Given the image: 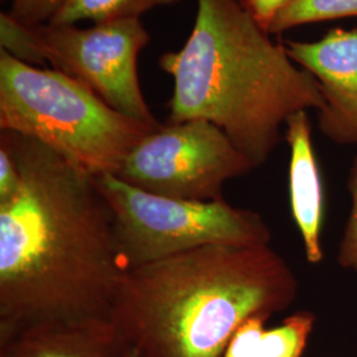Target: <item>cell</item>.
I'll return each instance as SVG.
<instances>
[{
	"label": "cell",
	"mask_w": 357,
	"mask_h": 357,
	"mask_svg": "<svg viewBox=\"0 0 357 357\" xmlns=\"http://www.w3.org/2000/svg\"><path fill=\"white\" fill-rule=\"evenodd\" d=\"M159 128L116 112L73 77L0 51V130L41 142L93 178L116 175Z\"/></svg>",
	"instance_id": "cell-4"
},
{
	"label": "cell",
	"mask_w": 357,
	"mask_h": 357,
	"mask_svg": "<svg viewBox=\"0 0 357 357\" xmlns=\"http://www.w3.org/2000/svg\"><path fill=\"white\" fill-rule=\"evenodd\" d=\"M181 0H66L64 7L52 19L53 24H76L141 19L142 15L160 6H172Z\"/></svg>",
	"instance_id": "cell-11"
},
{
	"label": "cell",
	"mask_w": 357,
	"mask_h": 357,
	"mask_svg": "<svg viewBox=\"0 0 357 357\" xmlns=\"http://www.w3.org/2000/svg\"><path fill=\"white\" fill-rule=\"evenodd\" d=\"M66 0H13L8 15L24 26H36L51 23Z\"/></svg>",
	"instance_id": "cell-15"
},
{
	"label": "cell",
	"mask_w": 357,
	"mask_h": 357,
	"mask_svg": "<svg viewBox=\"0 0 357 357\" xmlns=\"http://www.w3.org/2000/svg\"><path fill=\"white\" fill-rule=\"evenodd\" d=\"M20 184L0 202V333L110 319L128 270L96 178L48 146L1 130Z\"/></svg>",
	"instance_id": "cell-1"
},
{
	"label": "cell",
	"mask_w": 357,
	"mask_h": 357,
	"mask_svg": "<svg viewBox=\"0 0 357 357\" xmlns=\"http://www.w3.org/2000/svg\"><path fill=\"white\" fill-rule=\"evenodd\" d=\"M357 17V0H290L268 26L271 36L296 26Z\"/></svg>",
	"instance_id": "cell-12"
},
{
	"label": "cell",
	"mask_w": 357,
	"mask_h": 357,
	"mask_svg": "<svg viewBox=\"0 0 357 357\" xmlns=\"http://www.w3.org/2000/svg\"><path fill=\"white\" fill-rule=\"evenodd\" d=\"M348 190L351 193V212L345 224L343 237L339 245L337 262L345 270L357 274V158L351 168L348 178Z\"/></svg>",
	"instance_id": "cell-14"
},
{
	"label": "cell",
	"mask_w": 357,
	"mask_h": 357,
	"mask_svg": "<svg viewBox=\"0 0 357 357\" xmlns=\"http://www.w3.org/2000/svg\"><path fill=\"white\" fill-rule=\"evenodd\" d=\"M1 50L26 64L50 63L93 90L114 110L155 128L162 126L143 97L138 56L150 43L141 19L24 26L0 15Z\"/></svg>",
	"instance_id": "cell-5"
},
{
	"label": "cell",
	"mask_w": 357,
	"mask_h": 357,
	"mask_svg": "<svg viewBox=\"0 0 357 357\" xmlns=\"http://www.w3.org/2000/svg\"><path fill=\"white\" fill-rule=\"evenodd\" d=\"M159 66L174 79L169 122L208 121L262 166L298 112L323 107L317 79L236 0H197L191 33Z\"/></svg>",
	"instance_id": "cell-3"
},
{
	"label": "cell",
	"mask_w": 357,
	"mask_h": 357,
	"mask_svg": "<svg viewBox=\"0 0 357 357\" xmlns=\"http://www.w3.org/2000/svg\"><path fill=\"white\" fill-rule=\"evenodd\" d=\"M126 357H139V356H138V355H137V354H135V352H132V351H131V349H128V356H126Z\"/></svg>",
	"instance_id": "cell-19"
},
{
	"label": "cell",
	"mask_w": 357,
	"mask_h": 357,
	"mask_svg": "<svg viewBox=\"0 0 357 357\" xmlns=\"http://www.w3.org/2000/svg\"><path fill=\"white\" fill-rule=\"evenodd\" d=\"M268 318L255 317L246 320L230 339L229 344L221 357H259L261 339Z\"/></svg>",
	"instance_id": "cell-16"
},
{
	"label": "cell",
	"mask_w": 357,
	"mask_h": 357,
	"mask_svg": "<svg viewBox=\"0 0 357 357\" xmlns=\"http://www.w3.org/2000/svg\"><path fill=\"white\" fill-rule=\"evenodd\" d=\"M298 287L270 245H206L128 268L110 321L139 357H221L246 320L289 308Z\"/></svg>",
	"instance_id": "cell-2"
},
{
	"label": "cell",
	"mask_w": 357,
	"mask_h": 357,
	"mask_svg": "<svg viewBox=\"0 0 357 357\" xmlns=\"http://www.w3.org/2000/svg\"><path fill=\"white\" fill-rule=\"evenodd\" d=\"M246 13L255 17V22L268 31V26L277 13L290 0H236Z\"/></svg>",
	"instance_id": "cell-17"
},
{
	"label": "cell",
	"mask_w": 357,
	"mask_h": 357,
	"mask_svg": "<svg viewBox=\"0 0 357 357\" xmlns=\"http://www.w3.org/2000/svg\"><path fill=\"white\" fill-rule=\"evenodd\" d=\"M315 320L312 312L298 311L283 320L281 326L265 330L259 357H302Z\"/></svg>",
	"instance_id": "cell-13"
},
{
	"label": "cell",
	"mask_w": 357,
	"mask_h": 357,
	"mask_svg": "<svg viewBox=\"0 0 357 357\" xmlns=\"http://www.w3.org/2000/svg\"><path fill=\"white\" fill-rule=\"evenodd\" d=\"M284 128V139L290 150L289 192L291 215L299 230L307 261L311 265H319L324 258L321 231L326 200L308 112L291 115Z\"/></svg>",
	"instance_id": "cell-9"
},
{
	"label": "cell",
	"mask_w": 357,
	"mask_h": 357,
	"mask_svg": "<svg viewBox=\"0 0 357 357\" xmlns=\"http://www.w3.org/2000/svg\"><path fill=\"white\" fill-rule=\"evenodd\" d=\"M96 178L114 217L115 233L128 268L206 245L266 246L273 234L257 212L225 200L190 202L132 187L115 175Z\"/></svg>",
	"instance_id": "cell-6"
},
{
	"label": "cell",
	"mask_w": 357,
	"mask_h": 357,
	"mask_svg": "<svg viewBox=\"0 0 357 357\" xmlns=\"http://www.w3.org/2000/svg\"><path fill=\"white\" fill-rule=\"evenodd\" d=\"M255 167L216 125L192 119L162 125L128 153L116 178L163 197L224 200L222 187Z\"/></svg>",
	"instance_id": "cell-7"
},
{
	"label": "cell",
	"mask_w": 357,
	"mask_h": 357,
	"mask_svg": "<svg viewBox=\"0 0 357 357\" xmlns=\"http://www.w3.org/2000/svg\"><path fill=\"white\" fill-rule=\"evenodd\" d=\"M110 319L47 321L0 333V357H126Z\"/></svg>",
	"instance_id": "cell-10"
},
{
	"label": "cell",
	"mask_w": 357,
	"mask_h": 357,
	"mask_svg": "<svg viewBox=\"0 0 357 357\" xmlns=\"http://www.w3.org/2000/svg\"><path fill=\"white\" fill-rule=\"evenodd\" d=\"M20 184L19 169L11 153L0 146V202L11 199Z\"/></svg>",
	"instance_id": "cell-18"
},
{
	"label": "cell",
	"mask_w": 357,
	"mask_h": 357,
	"mask_svg": "<svg viewBox=\"0 0 357 357\" xmlns=\"http://www.w3.org/2000/svg\"><path fill=\"white\" fill-rule=\"evenodd\" d=\"M295 64L319 85L318 128L340 146L357 144V28H332L315 41H283Z\"/></svg>",
	"instance_id": "cell-8"
}]
</instances>
